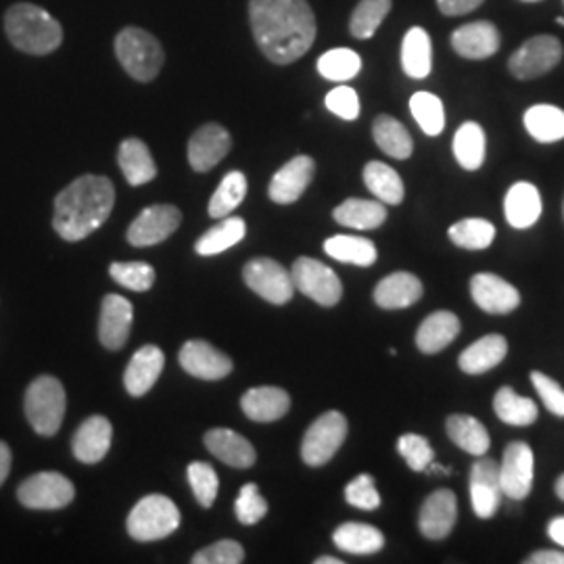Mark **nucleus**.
Segmentation results:
<instances>
[{"instance_id": "obj_1", "label": "nucleus", "mask_w": 564, "mask_h": 564, "mask_svg": "<svg viewBox=\"0 0 564 564\" xmlns=\"http://www.w3.org/2000/svg\"><path fill=\"white\" fill-rule=\"evenodd\" d=\"M249 23L265 59L289 65L316 41V18L307 0H249Z\"/></svg>"}, {"instance_id": "obj_2", "label": "nucleus", "mask_w": 564, "mask_h": 564, "mask_svg": "<svg viewBox=\"0 0 564 564\" xmlns=\"http://www.w3.org/2000/svg\"><path fill=\"white\" fill-rule=\"evenodd\" d=\"M116 188L109 178L86 174L67 184L55 199L53 228L65 241L90 237L113 212Z\"/></svg>"}, {"instance_id": "obj_3", "label": "nucleus", "mask_w": 564, "mask_h": 564, "mask_svg": "<svg viewBox=\"0 0 564 564\" xmlns=\"http://www.w3.org/2000/svg\"><path fill=\"white\" fill-rule=\"evenodd\" d=\"M4 32L11 44L28 55H51L63 42L59 21L32 2H18L4 13Z\"/></svg>"}, {"instance_id": "obj_4", "label": "nucleus", "mask_w": 564, "mask_h": 564, "mask_svg": "<svg viewBox=\"0 0 564 564\" xmlns=\"http://www.w3.org/2000/svg\"><path fill=\"white\" fill-rule=\"evenodd\" d=\"M116 55L121 67L139 82L155 80L162 72V42L142 28H123L116 36Z\"/></svg>"}, {"instance_id": "obj_5", "label": "nucleus", "mask_w": 564, "mask_h": 564, "mask_svg": "<svg viewBox=\"0 0 564 564\" xmlns=\"http://www.w3.org/2000/svg\"><path fill=\"white\" fill-rule=\"evenodd\" d=\"M25 416L42 437H53L65 416V389L55 377H39L25 391Z\"/></svg>"}, {"instance_id": "obj_6", "label": "nucleus", "mask_w": 564, "mask_h": 564, "mask_svg": "<svg viewBox=\"0 0 564 564\" xmlns=\"http://www.w3.org/2000/svg\"><path fill=\"white\" fill-rule=\"evenodd\" d=\"M178 527L181 510L170 498L160 494L142 498L128 517V533L137 542H158L172 535Z\"/></svg>"}, {"instance_id": "obj_7", "label": "nucleus", "mask_w": 564, "mask_h": 564, "mask_svg": "<svg viewBox=\"0 0 564 564\" xmlns=\"http://www.w3.org/2000/svg\"><path fill=\"white\" fill-rule=\"evenodd\" d=\"M563 59V44L556 36L540 34L521 44L508 59V69L517 80H538Z\"/></svg>"}, {"instance_id": "obj_8", "label": "nucleus", "mask_w": 564, "mask_h": 564, "mask_svg": "<svg viewBox=\"0 0 564 564\" xmlns=\"http://www.w3.org/2000/svg\"><path fill=\"white\" fill-rule=\"evenodd\" d=\"M347 437V419L341 412L330 410L316 419L305 431L302 444L303 463L307 466H324L333 460Z\"/></svg>"}, {"instance_id": "obj_9", "label": "nucleus", "mask_w": 564, "mask_h": 564, "mask_svg": "<svg viewBox=\"0 0 564 564\" xmlns=\"http://www.w3.org/2000/svg\"><path fill=\"white\" fill-rule=\"evenodd\" d=\"M76 498L74 484L59 473L46 470L28 477L18 489V500L32 510H61Z\"/></svg>"}, {"instance_id": "obj_10", "label": "nucleus", "mask_w": 564, "mask_h": 564, "mask_svg": "<svg viewBox=\"0 0 564 564\" xmlns=\"http://www.w3.org/2000/svg\"><path fill=\"white\" fill-rule=\"evenodd\" d=\"M291 279L297 291H302L305 297L314 300L318 305L333 307L341 302V281L326 263L312 258H300L293 263Z\"/></svg>"}, {"instance_id": "obj_11", "label": "nucleus", "mask_w": 564, "mask_h": 564, "mask_svg": "<svg viewBox=\"0 0 564 564\" xmlns=\"http://www.w3.org/2000/svg\"><path fill=\"white\" fill-rule=\"evenodd\" d=\"M242 279L247 286L265 302L284 305L293 300L295 284L291 279V272L282 263L270 258H258L247 263L242 268Z\"/></svg>"}, {"instance_id": "obj_12", "label": "nucleus", "mask_w": 564, "mask_h": 564, "mask_svg": "<svg viewBox=\"0 0 564 564\" xmlns=\"http://www.w3.org/2000/svg\"><path fill=\"white\" fill-rule=\"evenodd\" d=\"M182 223V214L174 205H151L142 209L137 220L128 228V241L134 247H151L172 237Z\"/></svg>"}, {"instance_id": "obj_13", "label": "nucleus", "mask_w": 564, "mask_h": 564, "mask_svg": "<svg viewBox=\"0 0 564 564\" xmlns=\"http://www.w3.org/2000/svg\"><path fill=\"white\" fill-rule=\"evenodd\" d=\"M533 449L523 442H514L505 449L500 466L502 494L514 502L524 500L533 489Z\"/></svg>"}, {"instance_id": "obj_14", "label": "nucleus", "mask_w": 564, "mask_h": 564, "mask_svg": "<svg viewBox=\"0 0 564 564\" xmlns=\"http://www.w3.org/2000/svg\"><path fill=\"white\" fill-rule=\"evenodd\" d=\"M500 468L491 458L479 456L470 468V502L479 519H491L502 502Z\"/></svg>"}, {"instance_id": "obj_15", "label": "nucleus", "mask_w": 564, "mask_h": 564, "mask_svg": "<svg viewBox=\"0 0 564 564\" xmlns=\"http://www.w3.org/2000/svg\"><path fill=\"white\" fill-rule=\"evenodd\" d=\"M181 366L203 381H220L232 372V360L207 341H186L181 349Z\"/></svg>"}, {"instance_id": "obj_16", "label": "nucleus", "mask_w": 564, "mask_h": 564, "mask_svg": "<svg viewBox=\"0 0 564 564\" xmlns=\"http://www.w3.org/2000/svg\"><path fill=\"white\" fill-rule=\"evenodd\" d=\"M316 174V162L310 155H297L291 162L284 163L281 170L272 176L268 195L270 199L279 205H291L297 202L314 181Z\"/></svg>"}, {"instance_id": "obj_17", "label": "nucleus", "mask_w": 564, "mask_h": 564, "mask_svg": "<svg viewBox=\"0 0 564 564\" xmlns=\"http://www.w3.org/2000/svg\"><path fill=\"white\" fill-rule=\"evenodd\" d=\"M232 139L220 123H205L188 141V163L195 172H209L230 153Z\"/></svg>"}, {"instance_id": "obj_18", "label": "nucleus", "mask_w": 564, "mask_h": 564, "mask_svg": "<svg viewBox=\"0 0 564 564\" xmlns=\"http://www.w3.org/2000/svg\"><path fill=\"white\" fill-rule=\"evenodd\" d=\"M470 295L487 314H510L521 303L519 289L491 272H481L470 279Z\"/></svg>"}, {"instance_id": "obj_19", "label": "nucleus", "mask_w": 564, "mask_h": 564, "mask_svg": "<svg viewBox=\"0 0 564 564\" xmlns=\"http://www.w3.org/2000/svg\"><path fill=\"white\" fill-rule=\"evenodd\" d=\"M502 36L491 21L464 23L452 34V48L464 59H489L500 51Z\"/></svg>"}, {"instance_id": "obj_20", "label": "nucleus", "mask_w": 564, "mask_h": 564, "mask_svg": "<svg viewBox=\"0 0 564 564\" xmlns=\"http://www.w3.org/2000/svg\"><path fill=\"white\" fill-rule=\"evenodd\" d=\"M458 519V502L454 491L437 489L433 491L421 508L419 529L426 540H445Z\"/></svg>"}, {"instance_id": "obj_21", "label": "nucleus", "mask_w": 564, "mask_h": 564, "mask_svg": "<svg viewBox=\"0 0 564 564\" xmlns=\"http://www.w3.org/2000/svg\"><path fill=\"white\" fill-rule=\"evenodd\" d=\"M134 321L132 303L121 295H107L102 300L101 318H99V339L102 347L118 351L121 349L128 337Z\"/></svg>"}, {"instance_id": "obj_22", "label": "nucleus", "mask_w": 564, "mask_h": 564, "mask_svg": "<svg viewBox=\"0 0 564 564\" xmlns=\"http://www.w3.org/2000/svg\"><path fill=\"white\" fill-rule=\"evenodd\" d=\"M165 356L155 345H144L139 349L123 372V384L132 398H142L153 389L162 375Z\"/></svg>"}, {"instance_id": "obj_23", "label": "nucleus", "mask_w": 564, "mask_h": 564, "mask_svg": "<svg viewBox=\"0 0 564 564\" xmlns=\"http://www.w3.org/2000/svg\"><path fill=\"white\" fill-rule=\"evenodd\" d=\"M113 426L105 416H90L80 424L72 440L74 456L84 464L101 463L111 447Z\"/></svg>"}, {"instance_id": "obj_24", "label": "nucleus", "mask_w": 564, "mask_h": 564, "mask_svg": "<svg viewBox=\"0 0 564 564\" xmlns=\"http://www.w3.org/2000/svg\"><path fill=\"white\" fill-rule=\"evenodd\" d=\"M241 408L253 423H274L289 412L291 398L281 387H253L242 395Z\"/></svg>"}, {"instance_id": "obj_25", "label": "nucleus", "mask_w": 564, "mask_h": 564, "mask_svg": "<svg viewBox=\"0 0 564 564\" xmlns=\"http://www.w3.org/2000/svg\"><path fill=\"white\" fill-rule=\"evenodd\" d=\"M506 220L512 228H531L542 216V197L531 182H517L510 186L505 199Z\"/></svg>"}, {"instance_id": "obj_26", "label": "nucleus", "mask_w": 564, "mask_h": 564, "mask_svg": "<svg viewBox=\"0 0 564 564\" xmlns=\"http://www.w3.org/2000/svg\"><path fill=\"white\" fill-rule=\"evenodd\" d=\"M205 447L232 468H249L256 464V447L230 429H212L205 433Z\"/></svg>"}, {"instance_id": "obj_27", "label": "nucleus", "mask_w": 564, "mask_h": 564, "mask_svg": "<svg viewBox=\"0 0 564 564\" xmlns=\"http://www.w3.org/2000/svg\"><path fill=\"white\" fill-rule=\"evenodd\" d=\"M423 282L410 272H393L375 289V302L383 310H403L423 297Z\"/></svg>"}, {"instance_id": "obj_28", "label": "nucleus", "mask_w": 564, "mask_h": 564, "mask_svg": "<svg viewBox=\"0 0 564 564\" xmlns=\"http://www.w3.org/2000/svg\"><path fill=\"white\" fill-rule=\"evenodd\" d=\"M458 335H460L458 316L442 310V312H435L424 318L423 324L419 326V333H416V345L423 354L433 356V354L444 351L445 347L452 345Z\"/></svg>"}, {"instance_id": "obj_29", "label": "nucleus", "mask_w": 564, "mask_h": 564, "mask_svg": "<svg viewBox=\"0 0 564 564\" xmlns=\"http://www.w3.org/2000/svg\"><path fill=\"white\" fill-rule=\"evenodd\" d=\"M506 354L508 341L502 335H485L479 341L464 349L458 358V366L466 375H484L498 364L505 362Z\"/></svg>"}, {"instance_id": "obj_30", "label": "nucleus", "mask_w": 564, "mask_h": 564, "mask_svg": "<svg viewBox=\"0 0 564 564\" xmlns=\"http://www.w3.org/2000/svg\"><path fill=\"white\" fill-rule=\"evenodd\" d=\"M118 163L121 174L132 186H142L158 176V165L153 162L149 147L141 139H126L121 142Z\"/></svg>"}, {"instance_id": "obj_31", "label": "nucleus", "mask_w": 564, "mask_h": 564, "mask_svg": "<svg viewBox=\"0 0 564 564\" xmlns=\"http://www.w3.org/2000/svg\"><path fill=\"white\" fill-rule=\"evenodd\" d=\"M402 67L405 76L414 80H424L433 67V44L423 28H412L403 36Z\"/></svg>"}, {"instance_id": "obj_32", "label": "nucleus", "mask_w": 564, "mask_h": 564, "mask_svg": "<svg viewBox=\"0 0 564 564\" xmlns=\"http://www.w3.org/2000/svg\"><path fill=\"white\" fill-rule=\"evenodd\" d=\"M447 437L470 456H485L489 452V433L484 423L468 414H452L445 421Z\"/></svg>"}, {"instance_id": "obj_33", "label": "nucleus", "mask_w": 564, "mask_h": 564, "mask_svg": "<svg viewBox=\"0 0 564 564\" xmlns=\"http://www.w3.org/2000/svg\"><path fill=\"white\" fill-rule=\"evenodd\" d=\"M333 542L347 554L368 556L383 550L384 535L372 524L343 523L333 533Z\"/></svg>"}, {"instance_id": "obj_34", "label": "nucleus", "mask_w": 564, "mask_h": 564, "mask_svg": "<svg viewBox=\"0 0 564 564\" xmlns=\"http://www.w3.org/2000/svg\"><path fill=\"white\" fill-rule=\"evenodd\" d=\"M335 223L349 226L356 230H375L387 220V207L381 202L368 199H347L335 207Z\"/></svg>"}, {"instance_id": "obj_35", "label": "nucleus", "mask_w": 564, "mask_h": 564, "mask_svg": "<svg viewBox=\"0 0 564 564\" xmlns=\"http://www.w3.org/2000/svg\"><path fill=\"white\" fill-rule=\"evenodd\" d=\"M324 251L343 263H354L360 268H368L377 262V245L364 237H351V235H335L324 241Z\"/></svg>"}, {"instance_id": "obj_36", "label": "nucleus", "mask_w": 564, "mask_h": 564, "mask_svg": "<svg viewBox=\"0 0 564 564\" xmlns=\"http://www.w3.org/2000/svg\"><path fill=\"white\" fill-rule=\"evenodd\" d=\"M372 137L379 144V149L393 160H408L414 151V142H412L410 132L405 130L402 121H398L391 116H379L375 120Z\"/></svg>"}, {"instance_id": "obj_37", "label": "nucleus", "mask_w": 564, "mask_h": 564, "mask_svg": "<svg viewBox=\"0 0 564 564\" xmlns=\"http://www.w3.org/2000/svg\"><path fill=\"white\" fill-rule=\"evenodd\" d=\"M364 182L368 191L384 205H400L403 202L405 188H403L402 176L387 163H366Z\"/></svg>"}, {"instance_id": "obj_38", "label": "nucleus", "mask_w": 564, "mask_h": 564, "mask_svg": "<svg viewBox=\"0 0 564 564\" xmlns=\"http://www.w3.org/2000/svg\"><path fill=\"white\" fill-rule=\"evenodd\" d=\"M494 412L502 423L510 426H529L540 416L533 400L519 395L512 387H502L494 398Z\"/></svg>"}, {"instance_id": "obj_39", "label": "nucleus", "mask_w": 564, "mask_h": 564, "mask_svg": "<svg viewBox=\"0 0 564 564\" xmlns=\"http://www.w3.org/2000/svg\"><path fill=\"white\" fill-rule=\"evenodd\" d=\"M524 128L538 142L563 141L564 111L554 105H533L524 113Z\"/></svg>"}, {"instance_id": "obj_40", "label": "nucleus", "mask_w": 564, "mask_h": 564, "mask_svg": "<svg viewBox=\"0 0 564 564\" xmlns=\"http://www.w3.org/2000/svg\"><path fill=\"white\" fill-rule=\"evenodd\" d=\"M454 155L464 170L475 172L485 163V132L477 121H464L454 137Z\"/></svg>"}, {"instance_id": "obj_41", "label": "nucleus", "mask_w": 564, "mask_h": 564, "mask_svg": "<svg viewBox=\"0 0 564 564\" xmlns=\"http://www.w3.org/2000/svg\"><path fill=\"white\" fill-rule=\"evenodd\" d=\"M247 235V224L242 218H223V223L218 226H214L212 230H207L203 235L202 239L195 245V251L203 256V258H209V256H218L226 249L235 247L237 242H241Z\"/></svg>"}, {"instance_id": "obj_42", "label": "nucleus", "mask_w": 564, "mask_h": 564, "mask_svg": "<svg viewBox=\"0 0 564 564\" xmlns=\"http://www.w3.org/2000/svg\"><path fill=\"white\" fill-rule=\"evenodd\" d=\"M245 197H247V178H245V174L239 172V170L228 172L224 176V181L220 182V186L216 188L214 197L209 199L207 212H209L212 218L223 220V218L230 216L241 205Z\"/></svg>"}, {"instance_id": "obj_43", "label": "nucleus", "mask_w": 564, "mask_h": 564, "mask_svg": "<svg viewBox=\"0 0 564 564\" xmlns=\"http://www.w3.org/2000/svg\"><path fill=\"white\" fill-rule=\"evenodd\" d=\"M447 237L456 247L466 251H484L496 239V226L484 218H466L452 224Z\"/></svg>"}, {"instance_id": "obj_44", "label": "nucleus", "mask_w": 564, "mask_h": 564, "mask_svg": "<svg viewBox=\"0 0 564 564\" xmlns=\"http://www.w3.org/2000/svg\"><path fill=\"white\" fill-rule=\"evenodd\" d=\"M393 0H360L351 13L349 32L358 41H368L381 28L384 18L389 15Z\"/></svg>"}, {"instance_id": "obj_45", "label": "nucleus", "mask_w": 564, "mask_h": 564, "mask_svg": "<svg viewBox=\"0 0 564 564\" xmlns=\"http://www.w3.org/2000/svg\"><path fill=\"white\" fill-rule=\"evenodd\" d=\"M362 69V59L351 48H333L318 59L321 76L330 82L354 80Z\"/></svg>"}, {"instance_id": "obj_46", "label": "nucleus", "mask_w": 564, "mask_h": 564, "mask_svg": "<svg viewBox=\"0 0 564 564\" xmlns=\"http://www.w3.org/2000/svg\"><path fill=\"white\" fill-rule=\"evenodd\" d=\"M410 111L414 120L419 121L421 130L429 137H440L444 132L445 111L444 102L431 93H416L410 99Z\"/></svg>"}, {"instance_id": "obj_47", "label": "nucleus", "mask_w": 564, "mask_h": 564, "mask_svg": "<svg viewBox=\"0 0 564 564\" xmlns=\"http://www.w3.org/2000/svg\"><path fill=\"white\" fill-rule=\"evenodd\" d=\"M188 484L197 498V502L203 508L216 502L218 498V489H220V479L216 475V470L207 463H193L188 466Z\"/></svg>"}, {"instance_id": "obj_48", "label": "nucleus", "mask_w": 564, "mask_h": 564, "mask_svg": "<svg viewBox=\"0 0 564 564\" xmlns=\"http://www.w3.org/2000/svg\"><path fill=\"white\" fill-rule=\"evenodd\" d=\"M109 274L113 281L130 291H149L155 282V270L144 262H118L111 263Z\"/></svg>"}, {"instance_id": "obj_49", "label": "nucleus", "mask_w": 564, "mask_h": 564, "mask_svg": "<svg viewBox=\"0 0 564 564\" xmlns=\"http://www.w3.org/2000/svg\"><path fill=\"white\" fill-rule=\"evenodd\" d=\"M235 514L242 524H256L268 514V502L263 500L260 489L256 484L242 485L235 505Z\"/></svg>"}, {"instance_id": "obj_50", "label": "nucleus", "mask_w": 564, "mask_h": 564, "mask_svg": "<svg viewBox=\"0 0 564 564\" xmlns=\"http://www.w3.org/2000/svg\"><path fill=\"white\" fill-rule=\"evenodd\" d=\"M398 452L402 454L405 464L416 473L426 470L429 464L433 463V458H435V452L431 444L424 440L423 435H414V433H405L400 437Z\"/></svg>"}, {"instance_id": "obj_51", "label": "nucleus", "mask_w": 564, "mask_h": 564, "mask_svg": "<svg viewBox=\"0 0 564 564\" xmlns=\"http://www.w3.org/2000/svg\"><path fill=\"white\" fill-rule=\"evenodd\" d=\"M242 561L245 550L235 540H220L209 547H203L193 556V564H241Z\"/></svg>"}, {"instance_id": "obj_52", "label": "nucleus", "mask_w": 564, "mask_h": 564, "mask_svg": "<svg viewBox=\"0 0 564 564\" xmlns=\"http://www.w3.org/2000/svg\"><path fill=\"white\" fill-rule=\"evenodd\" d=\"M345 500L347 505L356 506L360 510H377L381 506V496L370 475H358L351 484L347 485Z\"/></svg>"}, {"instance_id": "obj_53", "label": "nucleus", "mask_w": 564, "mask_h": 564, "mask_svg": "<svg viewBox=\"0 0 564 564\" xmlns=\"http://www.w3.org/2000/svg\"><path fill=\"white\" fill-rule=\"evenodd\" d=\"M326 109L341 120L354 121L360 116V99L358 93L349 86H337L326 95Z\"/></svg>"}, {"instance_id": "obj_54", "label": "nucleus", "mask_w": 564, "mask_h": 564, "mask_svg": "<svg viewBox=\"0 0 564 564\" xmlns=\"http://www.w3.org/2000/svg\"><path fill=\"white\" fill-rule=\"evenodd\" d=\"M531 383L535 387V391L540 393L542 402H544L547 412H552L554 416L564 419V389L556 383L552 377H547L540 370L531 372Z\"/></svg>"}, {"instance_id": "obj_55", "label": "nucleus", "mask_w": 564, "mask_h": 564, "mask_svg": "<svg viewBox=\"0 0 564 564\" xmlns=\"http://www.w3.org/2000/svg\"><path fill=\"white\" fill-rule=\"evenodd\" d=\"M484 2L485 0H437V7L445 18H458L477 11Z\"/></svg>"}, {"instance_id": "obj_56", "label": "nucleus", "mask_w": 564, "mask_h": 564, "mask_svg": "<svg viewBox=\"0 0 564 564\" xmlns=\"http://www.w3.org/2000/svg\"><path fill=\"white\" fill-rule=\"evenodd\" d=\"M527 564H564V552L561 550H538L524 558Z\"/></svg>"}, {"instance_id": "obj_57", "label": "nucleus", "mask_w": 564, "mask_h": 564, "mask_svg": "<svg viewBox=\"0 0 564 564\" xmlns=\"http://www.w3.org/2000/svg\"><path fill=\"white\" fill-rule=\"evenodd\" d=\"M11 470V449L4 442H0V485L7 481Z\"/></svg>"}, {"instance_id": "obj_58", "label": "nucleus", "mask_w": 564, "mask_h": 564, "mask_svg": "<svg viewBox=\"0 0 564 564\" xmlns=\"http://www.w3.org/2000/svg\"><path fill=\"white\" fill-rule=\"evenodd\" d=\"M547 535L556 542L558 545L564 547V517H556L552 519L547 524Z\"/></svg>"}, {"instance_id": "obj_59", "label": "nucleus", "mask_w": 564, "mask_h": 564, "mask_svg": "<svg viewBox=\"0 0 564 564\" xmlns=\"http://www.w3.org/2000/svg\"><path fill=\"white\" fill-rule=\"evenodd\" d=\"M554 489H556V496H558V498L564 502V475L558 477V481L554 485Z\"/></svg>"}, {"instance_id": "obj_60", "label": "nucleus", "mask_w": 564, "mask_h": 564, "mask_svg": "<svg viewBox=\"0 0 564 564\" xmlns=\"http://www.w3.org/2000/svg\"><path fill=\"white\" fill-rule=\"evenodd\" d=\"M316 564H343L341 558H330V556H323V558H316Z\"/></svg>"}, {"instance_id": "obj_61", "label": "nucleus", "mask_w": 564, "mask_h": 564, "mask_svg": "<svg viewBox=\"0 0 564 564\" xmlns=\"http://www.w3.org/2000/svg\"><path fill=\"white\" fill-rule=\"evenodd\" d=\"M556 23H558V25H564V18H558V20H556Z\"/></svg>"}, {"instance_id": "obj_62", "label": "nucleus", "mask_w": 564, "mask_h": 564, "mask_svg": "<svg viewBox=\"0 0 564 564\" xmlns=\"http://www.w3.org/2000/svg\"><path fill=\"white\" fill-rule=\"evenodd\" d=\"M523 2H540V0H523Z\"/></svg>"}, {"instance_id": "obj_63", "label": "nucleus", "mask_w": 564, "mask_h": 564, "mask_svg": "<svg viewBox=\"0 0 564 564\" xmlns=\"http://www.w3.org/2000/svg\"><path fill=\"white\" fill-rule=\"evenodd\" d=\"M563 212H564V207H563Z\"/></svg>"}, {"instance_id": "obj_64", "label": "nucleus", "mask_w": 564, "mask_h": 564, "mask_svg": "<svg viewBox=\"0 0 564 564\" xmlns=\"http://www.w3.org/2000/svg\"><path fill=\"white\" fill-rule=\"evenodd\" d=\"M563 4H564V0H563Z\"/></svg>"}]
</instances>
